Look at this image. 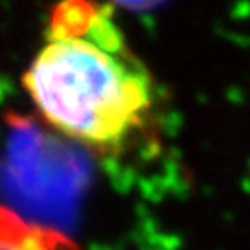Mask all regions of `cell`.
I'll use <instances>...</instances> for the list:
<instances>
[{"label":"cell","mask_w":250,"mask_h":250,"mask_svg":"<svg viewBox=\"0 0 250 250\" xmlns=\"http://www.w3.org/2000/svg\"><path fill=\"white\" fill-rule=\"evenodd\" d=\"M22 85L47 126L104 162L160 148L166 122L160 87L110 4H57Z\"/></svg>","instance_id":"obj_1"},{"label":"cell","mask_w":250,"mask_h":250,"mask_svg":"<svg viewBox=\"0 0 250 250\" xmlns=\"http://www.w3.org/2000/svg\"><path fill=\"white\" fill-rule=\"evenodd\" d=\"M0 250H83L65 232L28 221L0 205Z\"/></svg>","instance_id":"obj_2"},{"label":"cell","mask_w":250,"mask_h":250,"mask_svg":"<svg viewBox=\"0 0 250 250\" xmlns=\"http://www.w3.org/2000/svg\"><path fill=\"white\" fill-rule=\"evenodd\" d=\"M108 2L124 6L128 10H150V8H156V6L164 4L166 0H108Z\"/></svg>","instance_id":"obj_3"}]
</instances>
